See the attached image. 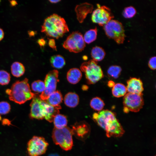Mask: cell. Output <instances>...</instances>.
<instances>
[{"label":"cell","instance_id":"6da1fadb","mask_svg":"<svg viewBox=\"0 0 156 156\" xmlns=\"http://www.w3.org/2000/svg\"><path fill=\"white\" fill-rule=\"evenodd\" d=\"M92 118L97 124L105 131L108 137H119L125 131L116 118L115 113L108 110H102L94 113Z\"/></svg>","mask_w":156,"mask_h":156},{"label":"cell","instance_id":"7a4b0ae2","mask_svg":"<svg viewBox=\"0 0 156 156\" xmlns=\"http://www.w3.org/2000/svg\"><path fill=\"white\" fill-rule=\"evenodd\" d=\"M69 31L64 19L55 14L45 19L41 29L47 35L56 39L62 37Z\"/></svg>","mask_w":156,"mask_h":156},{"label":"cell","instance_id":"3957f363","mask_svg":"<svg viewBox=\"0 0 156 156\" xmlns=\"http://www.w3.org/2000/svg\"><path fill=\"white\" fill-rule=\"evenodd\" d=\"M28 81L27 78L21 81H17L13 84L10 89L6 90V93L8 95L10 100L21 104L36 96L31 92Z\"/></svg>","mask_w":156,"mask_h":156},{"label":"cell","instance_id":"277c9868","mask_svg":"<svg viewBox=\"0 0 156 156\" xmlns=\"http://www.w3.org/2000/svg\"><path fill=\"white\" fill-rule=\"evenodd\" d=\"M72 129L66 127L61 129H53L52 133V138L54 143L59 145L63 150H71L73 145Z\"/></svg>","mask_w":156,"mask_h":156},{"label":"cell","instance_id":"5b68a950","mask_svg":"<svg viewBox=\"0 0 156 156\" xmlns=\"http://www.w3.org/2000/svg\"><path fill=\"white\" fill-rule=\"evenodd\" d=\"M80 69L85 73L87 82L89 84L96 83L104 76L101 67L98 65L97 62L93 60L83 63Z\"/></svg>","mask_w":156,"mask_h":156},{"label":"cell","instance_id":"8992f818","mask_svg":"<svg viewBox=\"0 0 156 156\" xmlns=\"http://www.w3.org/2000/svg\"><path fill=\"white\" fill-rule=\"evenodd\" d=\"M106 35L113 39L117 43H122L126 36L124 28L121 23L111 19L103 26Z\"/></svg>","mask_w":156,"mask_h":156},{"label":"cell","instance_id":"52a82bcc","mask_svg":"<svg viewBox=\"0 0 156 156\" xmlns=\"http://www.w3.org/2000/svg\"><path fill=\"white\" fill-rule=\"evenodd\" d=\"M63 46L70 52L78 53L84 49L86 44L82 34L76 31L73 32L67 37Z\"/></svg>","mask_w":156,"mask_h":156},{"label":"cell","instance_id":"ba28073f","mask_svg":"<svg viewBox=\"0 0 156 156\" xmlns=\"http://www.w3.org/2000/svg\"><path fill=\"white\" fill-rule=\"evenodd\" d=\"M123 103L124 111L138 112L141 109L144 105L143 94H139L128 93L124 96Z\"/></svg>","mask_w":156,"mask_h":156},{"label":"cell","instance_id":"9c48e42d","mask_svg":"<svg viewBox=\"0 0 156 156\" xmlns=\"http://www.w3.org/2000/svg\"><path fill=\"white\" fill-rule=\"evenodd\" d=\"M49 145L44 138L34 136L29 141L27 145V151L30 156H39L44 154Z\"/></svg>","mask_w":156,"mask_h":156},{"label":"cell","instance_id":"30bf717a","mask_svg":"<svg viewBox=\"0 0 156 156\" xmlns=\"http://www.w3.org/2000/svg\"><path fill=\"white\" fill-rule=\"evenodd\" d=\"M58 73L57 70H54L50 71L46 75L44 82L45 88L39 96L42 100H46L52 93L55 91L57 83L59 81Z\"/></svg>","mask_w":156,"mask_h":156},{"label":"cell","instance_id":"8fae6325","mask_svg":"<svg viewBox=\"0 0 156 156\" xmlns=\"http://www.w3.org/2000/svg\"><path fill=\"white\" fill-rule=\"evenodd\" d=\"M97 8L93 12L91 17L92 21L100 26H103L114 16L110 9L105 5L97 4Z\"/></svg>","mask_w":156,"mask_h":156},{"label":"cell","instance_id":"7c38bea8","mask_svg":"<svg viewBox=\"0 0 156 156\" xmlns=\"http://www.w3.org/2000/svg\"><path fill=\"white\" fill-rule=\"evenodd\" d=\"M44 101L36 96L33 98L30 104L29 116L31 118L42 119L44 118Z\"/></svg>","mask_w":156,"mask_h":156},{"label":"cell","instance_id":"4fadbf2b","mask_svg":"<svg viewBox=\"0 0 156 156\" xmlns=\"http://www.w3.org/2000/svg\"><path fill=\"white\" fill-rule=\"evenodd\" d=\"M72 129L73 135L81 140L86 139L89 136L90 132L89 125L85 122L76 123L73 126Z\"/></svg>","mask_w":156,"mask_h":156},{"label":"cell","instance_id":"5bb4252c","mask_svg":"<svg viewBox=\"0 0 156 156\" xmlns=\"http://www.w3.org/2000/svg\"><path fill=\"white\" fill-rule=\"evenodd\" d=\"M126 87L127 92L129 93L141 94L144 90L142 81L135 77L131 78L127 81Z\"/></svg>","mask_w":156,"mask_h":156},{"label":"cell","instance_id":"9a60e30c","mask_svg":"<svg viewBox=\"0 0 156 156\" xmlns=\"http://www.w3.org/2000/svg\"><path fill=\"white\" fill-rule=\"evenodd\" d=\"M93 9V5L88 3L77 5L75 8V11L79 22L82 23L87 14L91 13Z\"/></svg>","mask_w":156,"mask_h":156},{"label":"cell","instance_id":"2e32d148","mask_svg":"<svg viewBox=\"0 0 156 156\" xmlns=\"http://www.w3.org/2000/svg\"><path fill=\"white\" fill-rule=\"evenodd\" d=\"M44 118L47 120L51 122L55 116L59 114L60 106L54 107L47 103L44 101Z\"/></svg>","mask_w":156,"mask_h":156},{"label":"cell","instance_id":"e0dca14e","mask_svg":"<svg viewBox=\"0 0 156 156\" xmlns=\"http://www.w3.org/2000/svg\"><path fill=\"white\" fill-rule=\"evenodd\" d=\"M62 100L63 97L61 92L57 90L52 93L47 100L44 101L50 105L57 107L60 106V104Z\"/></svg>","mask_w":156,"mask_h":156},{"label":"cell","instance_id":"ac0fdd59","mask_svg":"<svg viewBox=\"0 0 156 156\" xmlns=\"http://www.w3.org/2000/svg\"><path fill=\"white\" fill-rule=\"evenodd\" d=\"M82 77L81 71L78 68H73L70 69L67 74V79L70 83L75 84L80 80Z\"/></svg>","mask_w":156,"mask_h":156},{"label":"cell","instance_id":"d6986e66","mask_svg":"<svg viewBox=\"0 0 156 156\" xmlns=\"http://www.w3.org/2000/svg\"><path fill=\"white\" fill-rule=\"evenodd\" d=\"M79 101L78 96L74 92H68L64 96V103L67 106L70 107H76L78 105Z\"/></svg>","mask_w":156,"mask_h":156},{"label":"cell","instance_id":"ffe728a7","mask_svg":"<svg viewBox=\"0 0 156 156\" xmlns=\"http://www.w3.org/2000/svg\"><path fill=\"white\" fill-rule=\"evenodd\" d=\"M127 92L126 87L123 84L120 83L114 84L112 89L113 95L117 98L124 96Z\"/></svg>","mask_w":156,"mask_h":156},{"label":"cell","instance_id":"44dd1931","mask_svg":"<svg viewBox=\"0 0 156 156\" xmlns=\"http://www.w3.org/2000/svg\"><path fill=\"white\" fill-rule=\"evenodd\" d=\"M91 54L92 60L97 62L101 61L103 59L105 55V53L102 47L96 46L92 48Z\"/></svg>","mask_w":156,"mask_h":156},{"label":"cell","instance_id":"7402d4cb","mask_svg":"<svg viewBox=\"0 0 156 156\" xmlns=\"http://www.w3.org/2000/svg\"><path fill=\"white\" fill-rule=\"evenodd\" d=\"M11 71L14 77H19L24 74L25 68L22 64L18 62H14L11 66Z\"/></svg>","mask_w":156,"mask_h":156},{"label":"cell","instance_id":"603a6c76","mask_svg":"<svg viewBox=\"0 0 156 156\" xmlns=\"http://www.w3.org/2000/svg\"><path fill=\"white\" fill-rule=\"evenodd\" d=\"M55 128L61 129L66 127L68 121L65 116L60 114L57 115L53 120Z\"/></svg>","mask_w":156,"mask_h":156},{"label":"cell","instance_id":"cb8c5ba5","mask_svg":"<svg viewBox=\"0 0 156 156\" xmlns=\"http://www.w3.org/2000/svg\"><path fill=\"white\" fill-rule=\"evenodd\" d=\"M50 61L51 66L57 69L62 68L65 64V61L64 58L59 55L52 56Z\"/></svg>","mask_w":156,"mask_h":156},{"label":"cell","instance_id":"d4e9b609","mask_svg":"<svg viewBox=\"0 0 156 156\" xmlns=\"http://www.w3.org/2000/svg\"><path fill=\"white\" fill-rule=\"evenodd\" d=\"M97 30L96 27L90 29L85 33L83 38L85 42L89 44L94 41L96 38Z\"/></svg>","mask_w":156,"mask_h":156},{"label":"cell","instance_id":"484cf974","mask_svg":"<svg viewBox=\"0 0 156 156\" xmlns=\"http://www.w3.org/2000/svg\"><path fill=\"white\" fill-rule=\"evenodd\" d=\"M90 105L93 109L99 112L102 110L105 106V103L101 98L96 97L91 100Z\"/></svg>","mask_w":156,"mask_h":156},{"label":"cell","instance_id":"4316f807","mask_svg":"<svg viewBox=\"0 0 156 156\" xmlns=\"http://www.w3.org/2000/svg\"><path fill=\"white\" fill-rule=\"evenodd\" d=\"M122 71L121 67L117 65H112L108 68L107 73L109 77L114 79L118 77Z\"/></svg>","mask_w":156,"mask_h":156},{"label":"cell","instance_id":"83f0119b","mask_svg":"<svg viewBox=\"0 0 156 156\" xmlns=\"http://www.w3.org/2000/svg\"><path fill=\"white\" fill-rule=\"evenodd\" d=\"M31 86L32 90L38 93H42L45 88L44 82L40 80H38L33 82Z\"/></svg>","mask_w":156,"mask_h":156},{"label":"cell","instance_id":"f1b7e54d","mask_svg":"<svg viewBox=\"0 0 156 156\" xmlns=\"http://www.w3.org/2000/svg\"><path fill=\"white\" fill-rule=\"evenodd\" d=\"M10 79L9 73L4 70H0V84L5 85L8 84Z\"/></svg>","mask_w":156,"mask_h":156},{"label":"cell","instance_id":"f546056e","mask_svg":"<svg viewBox=\"0 0 156 156\" xmlns=\"http://www.w3.org/2000/svg\"><path fill=\"white\" fill-rule=\"evenodd\" d=\"M135 8L132 6L125 7L122 12L123 16L126 18H130L133 17L136 14Z\"/></svg>","mask_w":156,"mask_h":156},{"label":"cell","instance_id":"4dcf8cb0","mask_svg":"<svg viewBox=\"0 0 156 156\" xmlns=\"http://www.w3.org/2000/svg\"><path fill=\"white\" fill-rule=\"evenodd\" d=\"M10 106L7 102H0V114L3 115L8 114L10 112Z\"/></svg>","mask_w":156,"mask_h":156},{"label":"cell","instance_id":"1f68e13d","mask_svg":"<svg viewBox=\"0 0 156 156\" xmlns=\"http://www.w3.org/2000/svg\"><path fill=\"white\" fill-rule=\"evenodd\" d=\"M156 57L153 56L151 58L148 62V66L150 69L154 70L156 69Z\"/></svg>","mask_w":156,"mask_h":156},{"label":"cell","instance_id":"d6a6232c","mask_svg":"<svg viewBox=\"0 0 156 156\" xmlns=\"http://www.w3.org/2000/svg\"><path fill=\"white\" fill-rule=\"evenodd\" d=\"M48 44L49 46L54 50L57 51L56 47L55 45V40L53 39H49Z\"/></svg>","mask_w":156,"mask_h":156},{"label":"cell","instance_id":"836d02e7","mask_svg":"<svg viewBox=\"0 0 156 156\" xmlns=\"http://www.w3.org/2000/svg\"><path fill=\"white\" fill-rule=\"evenodd\" d=\"M37 42L41 47L44 46L46 44L45 40L43 38L38 39L37 41Z\"/></svg>","mask_w":156,"mask_h":156},{"label":"cell","instance_id":"e575fe53","mask_svg":"<svg viewBox=\"0 0 156 156\" xmlns=\"http://www.w3.org/2000/svg\"><path fill=\"white\" fill-rule=\"evenodd\" d=\"M28 32L29 37L34 36L36 33V31L31 30L29 31Z\"/></svg>","mask_w":156,"mask_h":156},{"label":"cell","instance_id":"d590c367","mask_svg":"<svg viewBox=\"0 0 156 156\" xmlns=\"http://www.w3.org/2000/svg\"><path fill=\"white\" fill-rule=\"evenodd\" d=\"M4 36V33L3 30L0 28V41L2 40Z\"/></svg>","mask_w":156,"mask_h":156},{"label":"cell","instance_id":"8d00e7d4","mask_svg":"<svg viewBox=\"0 0 156 156\" xmlns=\"http://www.w3.org/2000/svg\"><path fill=\"white\" fill-rule=\"evenodd\" d=\"M10 5L11 6H14L17 5V2L15 0L9 1Z\"/></svg>","mask_w":156,"mask_h":156},{"label":"cell","instance_id":"74e56055","mask_svg":"<svg viewBox=\"0 0 156 156\" xmlns=\"http://www.w3.org/2000/svg\"><path fill=\"white\" fill-rule=\"evenodd\" d=\"M114 84V83L112 81H109L108 83V86L110 87H113Z\"/></svg>","mask_w":156,"mask_h":156},{"label":"cell","instance_id":"f35d334b","mask_svg":"<svg viewBox=\"0 0 156 156\" xmlns=\"http://www.w3.org/2000/svg\"><path fill=\"white\" fill-rule=\"evenodd\" d=\"M49 1L52 3H56L60 1V0H49Z\"/></svg>","mask_w":156,"mask_h":156},{"label":"cell","instance_id":"ab89813d","mask_svg":"<svg viewBox=\"0 0 156 156\" xmlns=\"http://www.w3.org/2000/svg\"><path fill=\"white\" fill-rule=\"evenodd\" d=\"M48 156H60V155L57 153H53L49 154Z\"/></svg>","mask_w":156,"mask_h":156},{"label":"cell","instance_id":"60d3db41","mask_svg":"<svg viewBox=\"0 0 156 156\" xmlns=\"http://www.w3.org/2000/svg\"><path fill=\"white\" fill-rule=\"evenodd\" d=\"M83 58L84 59V60H87V56H84L83 57Z\"/></svg>","mask_w":156,"mask_h":156}]
</instances>
